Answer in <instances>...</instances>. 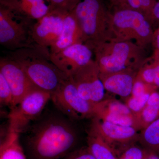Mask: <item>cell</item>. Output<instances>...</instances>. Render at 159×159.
Returning <instances> with one entry per match:
<instances>
[{
    "label": "cell",
    "instance_id": "cell-2",
    "mask_svg": "<svg viewBox=\"0 0 159 159\" xmlns=\"http://www.w3.org/2000/svg\"><path fill=\"white\" fill-rule=\"evenodd\" d=\"M6 55L18 63L36 88L51 95L69 79L51 61L48 48H25L8 51Z\"/></svg>",
    "mask_w": 159,
    "mask_h": 159
},
{
    "label": "cell",
    "instance_id": "cell-22",
    "mask_svg": "<svg viewBox=\"0 0 159 159\" xmlns=\"http://www.w3.org/2000/svg\"><path fill=\"white\" fill-rule=\"evenodd\" d=\"M0 102L2 105L9 106L11 109L13 106L12 92L6 79L0 74Z\"/></svg>",
    "mask_w": 159,
    "mask_h": 159
},
{
    "label": "cell",
    "instance_id": "cell-26",
    "mask_svg": "<svg viewBox=\"0 0 159 159\" xmlns=\"http://www.w3.org/2000/svg\"><path fill=\"white\" fill-rule=\"evenodd\" d=\"M148 152L144 148L130 145L122 151L119 159H145Z\"/></svg>",
    "mask_w": 159,
    "mask_h": 159
},
{
    "label": "cell",
    "instance_id": "cell-24",
    "mask_svg": "<svg viewBox=\"0 0 159 159\" xmlns=\"http://www.w3.org/2000/svg\"><path fill=\"white\" fill-rule=\"evenodd\" d=\"M125 6L141 11L143 13L150 14L156 0H124Z\"/></svg>",
    "mask_w": 159,
    "mask_h": 159
},
{
    "label": "cell",
    "instance_id": "cell-25",
    "mask_svg": "<svg viewBox=\"0 0 159 159\" xmlns=\"http://www.w3.org/2000/svg\"><path fill=\"white\" fill-rule=\"evenodd\" d=\"M81 0H47L50 10H59L70 12Z\"/></svg>",
    "mask_w": 159,
    "mask_h": 159
},
{
    "label": "cell",
    "instance_id": "cell-3",
    "mask_svg": "<svg viewBox=\"0 0 159 159\" xmlns=\"http://www.w3.org/2000/svg\"><path fill=\"white\" fill-rule=\"evenodd\" d=\"M71 12L77 20L84 44L92 49L103 42L110 16L103 0H81Z\"/></svg>",
    "mask_w": 159,
    "mask_h": 159
},
{
    "label": "cell",
    "instance_id": "cell-19",
    "mask_svg": "<svg viewBox=\"0 0 159 159\" xmlns=\"http://www.w3.org/2000/svg\"><path fill=\"white\" fill-rule=\"evenodd\" d=\"M19 134L8 132L6 139L1 144L0 159H27L19 141Z\"/></svg>",
    "mask_w": 159,
    "mask_h": 159
},
{
    "label": "cell",
    "instance_id": "cell-23",
    "mask_svg": "<svg viewBox=\"0 0 159 159\" xmlns=\"http://www.w3.org/2000/svg\"><path fill=\"white\" fill-rule=\"evenodd\" d=\"M151 94L139 97L130 96L126 98L125 104L134 113H139L146 105Z\"/></svg>",
    "mask_w": 159,
    "mask_h": 159
},
{
    "label": "cell",
    "instance_id": "cell-11",
    "mask_svg": "<svg viewBox=\"0 0 159 159\" xmlns=\"http://www.w3.org/2000/svg\"><path fill=\"white\" fill-rule=\"evenodd\" d=\"M0 74L5 77L13 95L14 108L35 87L25 71L15 61L6 55L0 58Z\"/></svg>",
    "mask_w": 159,
    "mask_h": 159
},
{
    "label": "cell",
    "instance_id": "cell-13",
    "mask_svg": "<svg viewBox=\"0 0 159 159\" xmlns=\"http://www.w3.org/2000/svg\"><path fill=\"white\" fill-rule=\"evenodd\" d=\"M93 118L119 125L132 126L139 130L136 114L125 103L116 99H103L95 104Z\"/></svg>",
    "mask_w": 159,
    "mask_h": 159
},
{
    "label": "cell",
    "instance_id": "cell-29",
    "mask_svg": "<svg viewBox=\"0 0 159 159\" xmlns=\"http://www.w3.org/2000/svg\"><path fill=\"white\" fill-rule=\"evenodd\" d=\"M154 70V81L153 85L158 88H159V60H157L155 63L152 65Z\"/></svg>",
    "mask_w": 159,
    "mask_h": 159
},
{
    "label": "cell",
    "instance_id": "cell-15",
    "mask_svg": "<svg viewBox=\"0 0 159 159\" xmlns=\"http://www.w3.org/2000/svg\"><path fill=\"white\" fill-rule=\"evenodd\" d=\"M47 0H0V5L22 17L37 20L48 13Z\"/></svg>",
    "mask_w": 159,
    "mask_h": 159
},
{
    "label": "cell",
    "instance_id": "cell-27",
    "mask_svg": "<svg viewBox=\"0 0 159 159\" xmlns=\"http://www.w3.org/2000/svg\"><path fill=\"white\" fill-rule=\"evenodd\" d=\"M157 89L154 86L148 84L137 78L135 80L131 96L139 97L146 94H151L156 91Z\"/></svg>",
    "mask_w": 159,
    "mask_h": 159
},
{
    "label": "cell",
    "instance_id": "cell-12",
    "mask_svg": "<svg viewBox=\"0 0 159 159\" xmlns=\"http://www.w3.org/2000/svg\"><path fill=\"white\" fill-rule=\"evenodd\" d=\"M93 51L83 43L75 44L57 53L51 54L52 62L69 77L93 60Z\"/></svg>",
    "mask_w": 159,
    "mask_h": 159
},
{
    "label": "cell",
    "instance_id": "cell-10",
    "mask_svg": "<svg viewBox=\"0 0 159 159\" xmlns=\"http://www.w3.org/2000/svg\"><path fill=\"white\" fill-rule=\"evenodd\" d=\"M67 13L59 10H50L43 17L35 21L31 28V36L35 44L50 48L61 33Z\"/></svg>",
    "mask_w": 159,
    "mask_h": 159
},
{
    "label": "cell",
    "instance_id": "cell-33",
    "mask_svg": "<svg viewBox=\"0 0 159 159\" xmlns=\"http://www.w3.org/2000/svg\"><path fill=\"white\" fill-rule=\"evenodd\" d=\"M111 2L114 5L119 6H125V1L124 0H110Z\"/></svg>",
    "mask_w": 159,
    "mask_h": 159
},
{
    "label": "cell",
    "instance_id": "cell-21",
    "mask_svg": "<svg viewBox=\"0 0 159 159\" xmlns=\"http://www.w3.org/2000/svg\"><path fill=\"white\" fill-rule=\"evenodd\" d=\"M139 141L146 150L159 155V118L142 129Z\"/></svg>",
    "mask_w": 159,
    "mask_h": 159
},
{
    "label": "cell",
    "instance_id": "cell-7",
    "mask_svg": "<svg viewBox=\"0 0 159 159\" xmlns=\"http://www.w3.org/2000/svg\"><path fill=\"white\" fill-rule=\"evenodd\" d=\"M100 74H110L126 70L132 53V46L126 42L114 43L108 48L103 42L92 49Z\"/></svg>",
    "mask_w": 159,
    "mask_h": 159
},
{
    "label": "cell",
    "instance_id": "cell-30",
    "mask_svg": "<svg viewBox=\"0 0 159 159\" xmlns=\"http://www.w3.org/2000/svg\"><path fill=\"white\" fill-rule=\"evenodd\" d=\"M150 15L159 21V1L156 2L151 11Z\"/></svg>",
    "mask_w": 159,
    "mask_h": 159
},
{
    "label": "cell",
    "instance_id": "cell-1",
    "mask_svg": "<svg viewBox=\"0 0 159 159\" xmlns=\"http://www.w3.org/2000/svg\"><path fill=\"white\" fill-rule=\"evenodd\" d=\"M25 130L23 148L27 159H63L76 149L77 130L70 119L62 116H48Z\"/></svg>",
    "mask_w": 159,
    "mask_h": 159
},
{
    "label": "cell",
    "instance_id": "cell-17",
    "mask_svg": "<svg viewBox=\"0 0 159 159\" xmlns=\"http://www.w3.org/2000/svg\"><path fill=\"white\" fill-rule=\"evenodd\" d=\"M105 90L123 98L131 94L135 79L133 74L126 70L110 74H99Z\"/></svg>",
    "mask_w": 159,
    "mask_h": 159
},
{
    "label": "cell",
    "instance_id": "cell-18",
    "mask_svg": "<svg viewBox=\"0 0 159 159\" xmlns=\"http://www.w3.org/2000/svg\"><path fill=\"white\" fill-rule=\"evenodd\" d=\"M87 144L96 159H119L116 152L92 127L88 135Z\"/></svg>",
    "mask_w": 159,
    "mask_h": 159
},
{
    "label": "cell",
    "instance_id": "cell-4",
    "mask_svg": "<svg viewBox=\"0 0 159 159\" xmlns=\"http://www.w3.org/2000/svg\"><path fill=\"white\" fill-rule=\"evenodd\" d=\"M36 20L15 14L0 5V44L9 51L38 46L31 36V28Z\"/></svg>",
    "mask_w": 159,
    "mask_h": 159
},
{
    "label": "cell",
    "instance_id": "cell-16",
    "mask_svg": "<svg viewBox=\"0 0 159 159\" xmlns=\"http://www.w3.org/2000/svg\"><path fill=\"white\" fill-rule=\"evenodd\" d=\"M79 43H84L82 32L74 15L71 12H68L65 18L61 33L49 48L50 53H57Z\"/></svg>",
    "mask_w": 159,
    "mask_h": 159
},
{
    "label": "cell",
    "instance_id": "cell-5",
    "mask_svg": "<svg viewBox=\"0 0 159 159\" xmlns=\"http://www.w3.org/2000/svg\"><path fill=\"white\" fill-rule=\"evenodd\" d=\"M51 98V93L39 89L29 93L9 113L8 132H23L31 121L39 116Z\"/></svg>",
    "mask_w": 159,
    "mask_h": 159
},
{
    "label": "cell",
    "instance_id": "cell-32",
    "mask_svg": "<svg viewBox=\"0 0 159 159\" xmlns=\"http://www.w3.org/2000/svg\"><path fill=\"white\" fill-rule=\"evenodd\" d=\"M145 159H159V155L156 152L148 150Z\"/></svg>",
    "mask_w": 159,
    "mask_h": 159
},
{
    "label": "cell",
    "instance_id": "cell-14",
    "mask_svg": "<svg viewBox=\"0 0 159 159\" xmlns=\"http://www.w3.org/2000/svg\"><path fill=\"white\" fill-rule=\"evenodd\" d=\"M91 127L97 131L116 151V145L122 146L125 149L139 140L138 130L132 126L119 125L93 118Z\"/></svg>",
    "mask_w": 159,
    "mask_h": 159
},
{
    "label": "cell",
    "instance_id": "cell-31",
    "mask_svg": "<svg viewBox=\"0 0 159 159\" xmlns=\"http://www.w3.org/2000/svg\"><path fill=\"white\" fill-rule=\"evenodd\" d=\"M155 44L157 54V60H159V28L157 31L155 35Z\"/></svg>",
    "mask_w": 159,
    "mask_h": 159
},
{
    "label": "cell",
    "instance_id": "cell-28",
    "mask_svg": "<svg viewBox=\"0 0 159 159\" xmlns=\"http://www.w3.org/2000/svg\"><path fill=\"white\" fill-rule=\"evenodd\" d=\"M62 159H96L88 146L75 149Z\"/></svg>",
    "mask_w": 159,
    "mask_h": 159
},
{
    "label": "cell",
    "instance_id": "cell-20",
    "mask_svg": "<svg viewBox=\"0 0 159 159\" xmlns=\"http://www.w3.org/2000/svg\"><path fill=\"white\" fill-rule=\"evenodd\" d=\"M139 130L159 118V93L156 91L151 94L146 105L141 111L136 114Z\"/></svg>",
    "mask_w": 159,
    "mask_h": 159
},
{
    "label": "cell",
    "instance_id": "cell-8",
    "mask_svg": "<svg viewBox=\"0 0 159 159\" xmlns=\"http://www.w3.org/2000/svg\"><path fill=\"white\" fill-rule=\"evenodd\" d=\"M99 74L97 63L92 60L69 77L80 95L92 104H96L103 100L105 95V89Z\"/></svg>",
    "mask_w": 159,
    "mask_h": 159
},
{
    "label": "cell",
    "instance_id": "cell-9",
    "mask_svg": "<svg viewBox=\"0 0 159 159\" xmlns=\"http://www.w3.org/2000/svg\"><path fill=\"white\" fill-rule=\"evenodd\" d=\"M145 14L141 11L122 7L112 16V23L118 31L140 40H149L153 33Z\"/></svg>",
    "mask_w": 159,
    "mask_h": 159
},
{
    "label": "cell",
    "instance_id": "cell-6",
    "mask_svg": "<svg viewBox=\"0 0 159 159\" xmlns=\"http://www.w3.org/2000/svg\"><path fill=\"white\" fill-rule=\"evenodd\" d=\"M51 100L56 107L69 119L93 118L94 107L80 95L70 78L63 82L51 95Z\"/></svg>",
    "mask_w": 159,
    "mask_h": 159
}]
</instances>
